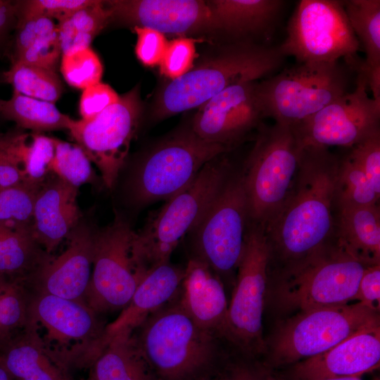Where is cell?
Masks as SVG:
<instances>
[{"instance_id":"obj_46","label":"cell","mask_w":380,"mask_h":380,"mask_svg":"<svg viewBox=\"0 0 380 380\" xmlns=\"http://www.w3.org/2000/svg\"><path fill=\"white\" fill-rule=\"evenodd\" d=\"M354 300L372 310L379 311L380 264L365 267Z\"/></svg>"},{"instance_id":"obj_49","label":"cell","mask_w":380,"mask_h":380,"mask_svg":"<svg viewBox=\"0 0 380 380\" xmlns=\"http://www.w3.org/2000/svg\"><path fill=\"white\" fill-rule=\"evenodd\" d=\"M322 380H362L360 376H343V377H336V378H329Z\"/></svg>"},{"instance_id":"obj_12","label":"cell","mask_w":380,"mask_h":380,"mask_svg":"<svg viewBox=\"0 0 380 380\" xmlns=\"http://www.w3.org/2000/svg\"><path fill=\"white\" fill-rule=\"evenodd\" d=\"M248 224L247 199L241 172L232 171L193 229L196 258L220 277L235 282Z\"/></svg>"},{"instance_id":"obj_17","label":"cell","mask_w":380,"mask_h":380,"mask_svg":"<svg viewBox=\"0 0 380 380\" xmlns=\"http://www.w3.org/2000/svg\"><path fill=\"white\" fill-rule=\"evenodd\" d=\"M257 82L232 85L198 107L191 130L201 139L231 149L264 118L258 104Z\"/></svg>"},{"instance_id":"obj_24","label":"cell","mask_w":380,"mask_h":380,"mask_svg":"<svg viewBox=\"0 0 380 380\" xmlns=\"http://www.w3.org/2000/svg\"><path fill=\"white\" fill-rule=\"evenodd\" d=\"M335 241L367 266L380 264L379 205L335 206Z\"/></svg>"},{"instance_id":"obj_3","label":"cell","mask_w":380,"mask_h":380,"mask_svg":"<svg viewBox=\"0 0 380 380\" xmlns=\"http://www.w3.org/2000/svg\"><path fill=\"white\" fill-rule=\"evenodd\" d=\"M284 58L279 47L250 42L234 45L167 83L156 97L153 115L163 120L198 108L232 85L270 75Z\"/></svg>"},{"instance_id":"obj_52","label":"cell","mask_w":380,"mask_h":380,"mask_svg":"<svg viewBox=\"0 0 380 380\" xmlns=\"http://www.w3.org/2000/svg\"><path fill=\"white\" fill-rule=\"evenodd\" d=\"M84 380H96V379H95L94 377L92 376V374H90L89 378L87 379H84Z\"/></svg>"},{"instance_id":"obj_11","label":"cell","mask_w":380,"mask_h":380,"mask_svg":"<svg viewBox=\"0 0 380 380\" xmlns=\"http://www.w3.org/2000/svg\"><path fill=\"white\" fill-rule=\"evenodd\" d=\"M270 251L265 227L248 222L243 254L229 302L225 340L239 349L265 355L262 316L269 280Z\"/></svg>"},{"instance_id":"obj_7","label":"cell","mask_w":380,"mask_h":380,"mask_svg":"<svg viewBox=\"0 0 380 380\" xmlns=\"http://www.w3.org/2000/svg\"><path fill=\"white\" fill-rule=\"evenodd\" d=\"M379 327V311L358 302L300 311L279 326L266 343L264 362L274 370L285 368L357 333Z\"/></svg>"},{"instance_id":"obj_9","label":"cell","mask_w":380,"mask_h":380,"mask_svg":"<svg viewBox=\"0 0 380 380\" xmlns=\"http://www.w3.org/2000/svg\"><path fill=\"white\" fill-rule=\"evenodd\" d=\"M136 236L118 215L94 229L91 274L83 300L99 315L122 310L148 271L137 252Z\"/></svg>"},{"instance_id":"obj_41","label":"cell","mask_w":380,"mask_h":380,"mask_svg":"<svg viewBox=\"0 0 380 380\" xmlns=\"http://www.w3.org/2000/svg\"><path fill=\"white\" fill-rule=\"evenodd\" d=\"M195 56L194 39L179 37L168 42L159 65L160 72L171 80L177 79L193 68Z\"/></svg>"},{"instance_id":"obj_2","label":"cell","mask_w":380,"mask_h":380,"mask_svg":"<svg viewBox=\"0 0 380 380\" xmlns=\"http://www.w3.org/2000/svg\"><path fill=\"white\" fill-rule=\"evenodd\" d=\"M179 294L132 332L153 379L203 380L217 370L227 349L226 340L190 317Z\"/></svg>"},{"instance_id":"obj_16","label":"cell","mask_w":380,"mask_h":380,"mask_svg":"<svg viewBox=\"0 0 380 380\" xmlns=\"http://www.w3.org/2000/svg\"><path fill=\"white\" fill-rule=\"evenodd\" d=\"M357 72L355 89L294 126L303 146L352 148L379 130L380 100L370 97Z\"/></svg>"},{"instance_id":"obj_33","label":"cell","mask_w":380,"mask_h":380,"mask_svg":"<svg viewBox=\"0 0 380 380\" xmlns=\"http://www.w3.org/2000/svg\"><path fill=\"white\" fill-rule=\"evenodd\" d=\"M111 16L104 1H92L58 23L63 55L89 47L94 38L108 25Z\"/></svg>"},{"instance_id":"obj_36","label":"cell","mask_w":380,"mask_h":380,"mask_svg":"<svg viewBox=\"0 0 380 380\" xmlns=\"http://www.w3.org/2000/svg\"><path fill=\"white\" fill-rule=\"evenodd\" d=\"M379 197L365 172L349 155L340 160L336 205H379Z\"/></svg>"},{"instance_id":"obj_48","label":"cell","mask_w":380,"mask_h":380,"mask_svg":"<svg viewBox=\"0 0 380 380\" xmlns=\"http://www.w3.org/2000/svg\"><path fill=\"white\" fill-rule=\"evenodd\" d=\"M9 284L10 282L5 280L4 277L0 274V298L9 285Z\"/></svg>"},{"instance_id":"obj_8","label":"cell","mask_w":380,"mask_h":380,"mask_svg":"<svg viewBox=\"0 0 380 380\" xmlns=\"http://www.w3.org/2000/svg\"><path fill=\"white\" fill-rule=\"evenodd\" d=\"M229 150L201 139L191 129L168 137L134 167L126 184L128 201L141 207L168 200L186 187L206 163Z\"/></svg>"},{"instance_id":"obj_42","label":"cell","mask_w":380,"mask_h":380,"mask_svg":"<svg viewBox=\"0 0 380 380\" xmlns=\"http://www.w3.org/2000/svg\"><path fill=\"white\" fill-rule=\"evenodd\" d=\"M92 0H31L15 4L16 17L42 16L59 22L79 9L91 4Z\"/></svg>"},{"instance_id":"obj_20","label":"cell","mask_w":380,"mask_h":380,"mask_svg":"<svg viewBox=\"0 0 380 380\" xmlns=\"http://www.w3.org/2000/svg\"><path fill=\"white\" fill-rule=\"evenodd\" d=\"M94 229L82 222L67 237L68 246L51 255L30 279L32 289L70 300H84L92 269Z\"/></svg>"},{"instance_id":"obj_35","label":"cell","mask_w":380,"mask_h":380,"mask_svg":"<svg viewBox=\"0 0 380 380\" xmlns=\"http://www.w3.org/2000/svg\"><path fill=\"white\" fill-rule=\"evenodd\" d=\"M33 290L28 283L10 282L0 298V346L12 340L15 331L23 333L29 322Z\"/></svg>"},{"instance_id":"obj_32","label":"cell","mask_w":380,"mask_h":380,"mask_svg":"<svg viewBox=\"0 0 380 380\" xmlns=\"http://www.w3.org/2000/svg\"><path fill=\"white\" fill-rule=\"evenodd\" d=\"M0 115L19 127L35 132L68 129L72 119L55 103L24 96L15 91L8 100L0 99Z\"/></svg>"},{"instance_id":"obj_34","label":"cell","mask_w":380,"mask_h":380,"mask_svg":"<svg viewBox=\"0 0 380 380\" xmlns=\"http://www.w3.org/2000/svg\"><path fill=\"white\" fill-rule=\"evenodd\" d=\"M4 80L13 91L33 99L55 103L63 93V84L56 71L21 62H12L3 72Z\"/></svg>"},{"instance_id":"obj_29","label":"cell","mask_w":380,"mask_h":380,"mask_svg":"<svg viewBox=\"0 0 380 380\" xmlns=\"http://www.w3.org/2000/svg\"><path fill=\"white\" fill-rule=\"evenodd\" d=\"M0 148L15 161L24 183L40 187L49 177L55 153L53 138L39 133L4 134Z\"/></svg>"},{"instance_id":"obj_26","label":"cell","mask_w":380,"mask_h":380,"mask_svg":"<svg viewBox=\"0 0 380 380\" xmlns=\"http://www.w3.org/2000/svg\"><path fill=\"white\" fill-rule=\"evenodd\" d=\"M217 31L241 37L270 33L284 1L281 0L207 1Z\"/></svg>"},{"instance_id":"obj_37","label":"cell","mask_w":380,"mask_h":380,"mask_svg":"<svg viewBox=\"0 0 380 380\" xmlns=\"http://www.w3.org/2000/svg\"><path fill=\"white\" fill-rule=\"evenodd\" d=\"M55 145L54 157L51 171L70 185L79 188L95 180V174L91 163L82 148L72 144L53 138Z\"/></svg>"},{"instance_id":"obj_53","label":"cell","mask_w":380,"mask_h":380,"mask_svg":"<svg viewBox=\"0 0 380 380\" xmlns=\"http://www.w3.org/2000/svg\"><path fill=\"white\" fill-rule=\"evenodd\" d=\"M3 136H4V134L0 133V139H1V137H2Z\"/></svg>"},{"instance_id":"obj_45","label":"cell","mask_w":380,"mask_h":380,"mask_svg":"<svg viewBox=\"0 0 380 380\" xmlns=\"http://www.w3.org/2000/svg\"><path fill=\"white\" fill-rule=\"evenodd\" d=\"M119 99L120 96L110 85L101 82L83 89L79 105L82 119L95 118Z\"/></svg>"},{"instance_id":"obj_5","label":"cell","mask_w":380,"mask_h":380,"mask_svg":"<svg viewBox=\"0 0 380 380\" xmlns=\"http://www.w3.org/2000/svg\"><path fill=\"white\" fill-rule=\"evenodd\" d=\"M302 146L292 126H260L241 170L248 222L265 227L288 196L300 167Z\"/></svg>"},{"instance_id":"obj_51","label":"cell","mask_w":380,"mask_h":380,"mask_svg":"<svg viewBox=\"0 0 380 380\" xmlns=\"http://www.w3.org/2000/svg\"><path fill=\"white\" fill-rule=\"evenodd\" d=\"M203 380H219L217 372L215 374H213L208 378H205Z\"/></svg>"},{"instance_id":"obj_18","label":"cell","mask_w":380,"mask_h":380,"mask_svg":"<svg viewBox=\"0 0 380 380\" xmlns=\"http://www.w3.org/2000/svg\"><path fill=\"white\" fill-rule=\"evenodd\" d=\"M111 20L144 27L165 35L189 34L217 30L207 1L113 0L104 1Z\"/></svg>"},{"instance_id":"obj_4","label":"cell","mask_w":380,"mask_h":380,"mask_svg":"<svg viewBox=\"0 0 380 380\" xmlns=\"http://www.w3.org/2000/svg\"><path fill=\"white\" fill-rule=\"evenodd\" d=\"M84 300L35 291L28 327L51 360L66 374L92 367L108 342L106 327Z\"/></svg>"},{"instance_id":"obj_38","label":"cell","mask_w":380,"mask_h":380,"mask_svg":"<svg viewBox=\"0 0 380 380\" xmlns=\"http://www.w3.org/2000/svg\"><path fill=\"white\" fill-rule=\"evenodd\" d=\"M219 380H281L276 370L259 357L229 344L217 369Z\"/></svg>"},{"instance_id":"obj_50","label":"cell","mask_w":380,"mask_h":380,"mask_svg":"<svg viewBox=\"0 0 380 380\" xmlns=\"http://www.w3.org/2000/svg\"><path fill=\"white\" fill-rule=\"evenodd\" d=\"M10 376L7 371L0 365V380H10Z\"/></svg>"},{"instance_id":"obj_10","label":"cell","mask_w":380,"mask_h":380,"mask_svg":"<svg viewBox=\"0 0 380 380\" xmlns=\"http://www.w3.org/2000/svg\"><path fill=\"white\" fill-rule=\"evenodd\" d=\"M338 63H299L258 82L255 93L264 118L296 126L346 93Z\"/></svg>"},{"instance_id":"obj_31","label":"cell","mask_w":380,"mask_h":380,"mask_svg":"<svg viewBox=\"0 0 380 380\" xmlns=\"http://www.w3.org/2000/svg\"><path fill=\"white\" fill-rule=\"evenodd\" d=\"M51 255L34 239L31 228L0 222V274L29 282Z\"/></svg>"},{"instance_id":"obj_25","label":"cell","mask_w":380,"mask_h":380,"mask_svg":"<svg viewBox=\"0 0 380 380\" xmlns=\"http://www.w3.org/2000/svg\"><path fill=\"white\" fill-rule=\"evenodd\" d=\"M346 15L366 58L354 68L365 77L372 98L380 100V1H343Z\"/></svg>"},{"instance_id":"obj_1","label":"cell","mask_w":380,"mask_h":380,"mask_svg":"<svg viewBox=\"0 0 380 380\" xmlns=\"http://www.w3.org/2000/svg\"><path fill=\"white\" fill-rule=\"evenodd\" d=\"M340 160L328 148L303 146L294 184L265 227L269 266L284 278L335 242Z\"/></svg>"},{"instance_id":"obj_27","label":"cell","mask_w":380,"mask_h":380,"mask_svg":"<svg viewBox=\"0 0 380 380\" xmlns=\"http://www.w3.org/2000/svg\"><path fill=\"white\" fill-rule=\"evenodd\" d=\"M12 62L56 71L61 52L58 24L49 18L17 17Z\"/></svg>"},{"instance_id":"obj_13","label":"cell","mask_w":380,"mask_h":380,"mask_svg":"<svg viewBox=\"0 0 380 380\" xmlns=\"http://www.w3.org/2000/svg\"><path fill=\"white\" fill-rule=\"evenodd\" d=\"M278 47L284 57L293 56L299 63H334L344 58L351 64L356 61L360 45L343 1L302 0Z\"/></svg>"},{"instance_id":"obj_14","label":"cell","mask_w":380,"mask_h":380,"mask_svg":"<svg viewBox=\"0 0 380 380\" xmlns=\"http://www.w3.org/2000/svg\"><path fill=\"white\" fill-rule=\"evenodd\" d=\"M366 267L335 241L299 270L279 279V303L299 312L348 304L354 300Z\"/></svg>"},{"instance_id":"obj_47","label":"cell","mask_w":380,"mask_h":380,"mask_svg":"<svg viewBox=\"0 0 380 380\" xmlns=\"http://www.w3.org/2000/svg\"><path fill=\"white\" fill-rule=\"evenodd\" d=\"M24 183L22 172L15 161L0 148V187Z\"/></svg>"},{"instance_id":"obj_22","label":"cell","mask_w":380,"mask_h":380,"mask_svg":"<svg viewBox=\"0 0 380 380\" xmlns=\"http://www.w3.org/2000/svg\"><path fill=\"white\" fill-rule=\"evenodd\" d=\"M179 296L196 324L225 340L229 303L224 284L208 265L196 258H189Z\"/></svg>"},{"instance_id":"obj_30","label":"cell","mask_w":380,"mask_h":380,"mask_svg":"<svg viewBox=\"0 0 380 380\" xmlns=\"http://www.w3.org/2000/svg\"><path fill=\"white\" fill-rule=\"evenodd\" d=\"M131 331L111 337L93 366L96 380H153Z\"/></svg>"},{"instance_id":"obj_39","label":"cell","mask_w":380,"mask_h":380,"mask_svg":"<svg viewBox=\"0 0 380 380\" xmlns=\"http://www.w3.org/2000/svg\"><path fill=\"white\" fill-rule=\"evenodd\" d=\"M39 189L26 183L0 187V222L31 228Z\"/></svg>"},{"instance_id":"obj_40","label":"cell","mask_w":380,"mask_h":380,"mask_svg":"<svg viewBox=\"0 0 380 380\" xmlns=\"http://www.w3.org/2000/svg\"><path fill=\"white\" fill-rule=\"evenodd\" d=\"M61 72L70 86L84 89L101 82L103 68L96 53L88 47L63 55Z\"/></svg>"},{"instance_id":"obj_6","label":"cell","mask_w":380,"mask_h":380,"mask_svg":"<svg viewBox=\"0 0 380 380\" xmlns=\"http://www.w3.org/2000/svg\"><path fill=\"white\" fill-rule=\"evenodd\" d=\"M221 156L206 163L186 187L167 200L137 232L136 249L148 270L170 262L179 242L206 212L232 171Z\"/></svg>"},{"instance_id":"obj_28","label":"cell","mask_w":380,"mask_h":380,"mask_svg":"<svg viewBox=\"0 0 380 380\" xmlns=\"http://www.w3.org/2000/svg\"><path fill=\"white\" fill-rule=\"evenodd\" d=\"M6 348L0 365L11 376L18 380H72L51 360L28 326Z\"/></svg>"},{"instance_id":"obj_19","label":"cell","mask_w":380,"mask_h":380,"mask_svg":"<svg viewBox=\"0 0 380 380\" xmlns=\"http://www.w3.org/2000/svg\"><path fill=\"white\" fill-rule=\"evenodd\" d=\"M380 327L357 333L330 349L278 373L281 380L361 376L379 367Z\"/></svg>"},{"instance_id":"obj_43","label":"cell","mask_w":380,"mask_h":380,"mask_svg":"<svg viewBox=\"0 0 380 380\" xmlns=\"http://www.w3.org/2000/svg\"><path fill=\"white\" fill-rule=\"evenodd\" d=\"M351 148L349 156L360 167L380 195V131H376Z\"/></svg>"},{"instance_id":"obj_44","label":"cell","mask_w":380,"mask_h":380,"mask_svg":"<svg viewBox=\"0 0 380 380\" xmlns=\"http://www.w3.org/2000/svg\"><path fill=\"white\" fill-rule=\"evenodd\" d=\"M137 34L135 53L145 66L159 65L165 53L168 41L160 32L144 27H134Z\"/></svg>"},{"instance_id":"obj_23","label":"cell","mask_w":380,"mask_h":380,"mask_svg":"<svg viewBox=\"0 0 380 380\" xmlns=\"http://www.w3.org/2000/svg\"><path fill=\"white\" fill-rule=\"evenodd\" d=\"M184 274V268L170 262L148 270L127 305L107 324L108 341L118 332L132 331L150 314L174 299L181 290Z\"/></svg>"},{"instance_id":"obj_21","label":"cell","mask_w":380,"mask_h":380,"mask_svg":"<svg viewBox=\"0 0 380 380\" xmlns=\"http://www.w3.org/2000/svg\"><path fill=\"white\" fill-rule=\"evenodd\" d=\"M77 190L53 175L37 192L31 232L35 241L50 255L81 221Z\"/></svg>"},{"instance_id":"obj_15","label":"cell","mask_w":380,"mask_h":380,"mask_svg":"<svg viewBox=\"0 0 380 380\" xmlns=\"http://www.w3.org/2000/svg\"><path fill=\"white\" fill-rule=\"evenodd\" d=\"M142 113L139 85L91 120H72L68 130L108 189L115 185Z\"/></svg>"}]
</instances>
